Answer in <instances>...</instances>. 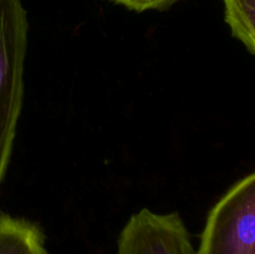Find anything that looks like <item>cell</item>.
Here are the masks:
<instances>
[{"label":"cell","mask_w":255,"mask_h":254,"mask_svg":"<svg viewBox=\"0 0 255 254\" xmlns=\"http://www.w3.org/2000/svg\"><path fill=\"white\" fill-rule=\"evenodd\" d=\"M232 35L255 55V0H222Z\"/></svg>","instance_id":"5b68a950"},{"label":"cell","mask_w":255,"mask_h":254,"mask_svg":"<svg viewBox=\"0 0 255 254\" xmlns=\"http://www.w3.org/2000/svg\"><path fill=\"white\" fill-rule=\"evenodd\" d=\"M110 1L122 5L133 11L143 12L148 10H164L181 0H110Z\"/></svg>","instance_id":"8992f818"},{"label":"cell","mask_w":255,"mask_h":254,"mask_svg":"<svg viewBox=\"0 0 255 254\" xmlns=\"http://www.w3.org/2000/svg\"><path fill=\"white\" fill-rule=\"evenodd\" d=\"M0 254H47L41 228L25 218L0 214Z\"/></svg>","instance_id":"277c9868"},{"label":"cell","mask_w":255,"mask_h":254,"mask_svg":"<svg viewBox=\"0 0 255 254\" xmlns=\"http://www.w3.org/2000/svg\"><path fill=\"white\" fill-rule=\"evenodd\" d=\"M27 31L21 0H0V186L11 158L24 101Z\"/></svg>","instance_id":"6da1fadb"},{"label":"cell","mask_w":255,"mask_h":254,"mask_svg":"<svg viewBox=\"0 0 255 254\" xmlns=\"http://www.w3.org/2000/svg\"><path fill=\"white\" fill-rule=\"evenodd\" d=\"M116 254H197V249L179 213L143 208L125 224Z\"/></svg>","instance_id":"3957f363"},{"label":"cell","mask_w":255,"mask_h":254,"mask_svg":"<svg viewBox=\"0 0 255 254\" xmlns=\"http://www.w3.org/2000/svg\"><path fill=\"white\" fill-rule=\"evenodd\" d=\"M197 254H255V171L211 209Z\"/></svg>","instance_id":"7a4b0ae2"}]
</instances>
